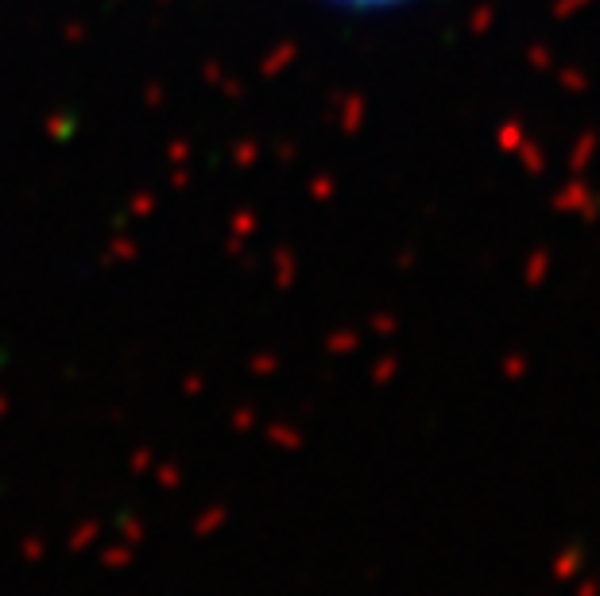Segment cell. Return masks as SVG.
Instances as JSON below:
<instances>
[{"mask_svg":"<svg viewBox=\"0 0 600 596\" xmlns=\"http://www.w3.org/2000/svg\"><path fill=\"white\" fill-rule=\"evenodd\" d=\"M349 4H391V0H349Z\"/></svg>","mask_w":600,"mask_h":596,"instance_id":"1","label":"cell"}]
</instances>
